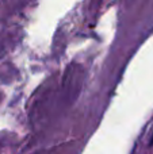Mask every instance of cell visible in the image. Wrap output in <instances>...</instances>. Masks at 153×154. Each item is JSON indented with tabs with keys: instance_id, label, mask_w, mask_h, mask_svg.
<instances>
[{
	"instance_id": "cell-1",
	"label": "cell",
	"mask_w": 153,
	"mask_h": 154,
	"mask_svg": "<svg viewBox=\"0 0 153 154\" xmlns=\"http://www.w3.org/2000/svg\"><path fill=\"white\" fill-rule=\"evenodd\" d=\"M151 143H153V137H152V139H151Z\"/></svg>"
}]
</instances>
